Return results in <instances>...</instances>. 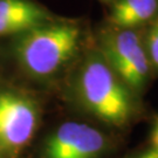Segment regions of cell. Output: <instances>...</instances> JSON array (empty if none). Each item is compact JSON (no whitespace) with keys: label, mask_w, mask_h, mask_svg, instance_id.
I'll return each instance as SVG.
<instances>
[{"label":"cell","mask_w":158,"mask_h":158,"mask_svg":"<svg viewBox=\"0 0 158 158\" xmlns=\"http://www.w3.org/2000/svg\"><path fill=\"white\" fill-rule=\"evenodd\" d=\"M101 131L80 122H66L47 139L45 158H97L106 148Z\"/></svg>","instance_id":"cell-5"},{"label":"cell","mask_w":158,"mask_h":158,"mask_svg":"<svg viewBox=\"0 0 158 158\" xmlns=\"http://www.w3.org/2000/svg\"><path fill=\"white\" fill-rule=\"evenodd\" d=\"M158 15V0H115L109 20L116 28H134Z\"/></svg>","instance_id":"cell-7"},{"label":"cell","mask_w":158,"mask_h":158,"mask_svg":"<svg viewBox=\"0 0 158 158\" xmlns=\"http://www.w3.org/2000/svg\"><path fill=\"white\" fill-rule=\"evenodd\" d=\"M103 1H113V2H114L115 0H103Z\"/></svg>","instance_id":"cell-11"},{"label":"cell","mask_w":158,"mask_h":158,"mask_svg":"<svg viewBox=\"0 0 158 158\" xmlns=\"http://www.w3.org/2000/svg\"><path fill=\"white\" fill-rule=\"evenodd\" d=\"M139 158H158V152L156 151V150L149 151V152H147L145 155H143V156Z\"/></svg>","instance_id":"cell-10"},{"label":"cell","mask_w":158,"mask_h":158,"mask_svg":"<svg viewBox=\"0 0 158 158\" xmlns=\"http://www.w3.org/2000/svg\"><path fill=\"white\" fill-rule=\"evenodd\" d=\"M148 56L151 62V66L158 68V15L155 18V23L149 29L145 42Z\"/></svg>","instance_id":"cell-8"},{"label":"cell","mask_w":158,"mask_h":158,"mask_svg":"<svg viewBox=\"0 0 158 158\" xmlns=\"http://www.w3.org/2000/svg\"><path fill=\"white\" fill-rule=\"evenodd\" d=\"M102 56L130 90L143 91L151 62L145 45L134 28H116L102 40Z\"/></svg>","instance_id":"cell-3"},{"label":"cell","mask_w":158,"mask_h":158,"mask_svg":"<svg viewBox=\"0 0 158 158\" xmlns=\"http://www.w3.org/2000/svg\"><path fill=\"white\" fill-rule=\"evenodd\" d=\"M83 106L95 117L111 125L125 124L135 110L134 93L97 53L81 67L77 83Z\"/></svg>","instance_id":"cell-2"},{"label":"cell","mask_w":158,"mask_h":158,"mask_svg":"<svg viewBox=\"0 0 158 158\" xmlns=\"http://www.w3.org/2000/svg\"><path fill=\"white\" fill-rule=\"evenodd\" d=\"M81 28L68 21H48L17 36L13 53L23 72L47 79L55 75L79 51Z\"/></svg>","instance_id":"cell-1"},{"label":"cell","mask_w":158,"mask_h":158,"mask_svg":"<svg viewBox=\"0 0 158 158\" xmlns=\"http://www.w3.org/2000/svg\"><path fill=\"white\" fill-rule=\"evenodd\" d=\"M38 125V109L29 97L0 91V155L15 156L32 139Z\"/></svg>","instance_id":"cell-4"},{"label":"cell","mask_w":158,"mask_h":158,"mask_svg":"<svg viewBox=\"0 0 158 158\" xmlns=\"http://www.w3.org/2000/svg\"><path fill=\"white\" fill-rule=\"evenodd\" d=\"M48 21V12L31 0H0V36H19Z\"/></svg>","instance_id":"cell-6"},{"label":"cell","mask_w":158,"mask_h":158,"mask_svg":"<svg viewBox=\"0 0 158 158\" xmlns=\"http://www.w3.org/2000/svg\"><path fill=\"white\" fill-rule=\"evenodd\" d=\"M152 142H153V145H155V148H156V151L158 152V121H157V123H156L155 130H153Z\"/></svg>","instance_id":"cell-9"}]
</instances>
